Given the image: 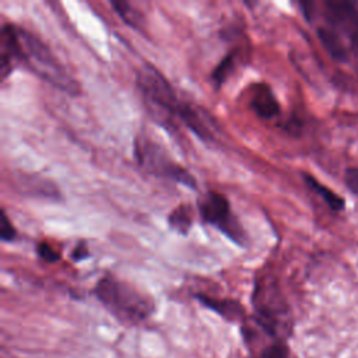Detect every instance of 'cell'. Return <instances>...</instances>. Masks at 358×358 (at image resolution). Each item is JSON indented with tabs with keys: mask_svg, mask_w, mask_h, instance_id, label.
Wrapping results in <instances>:
<instances>
[{
	"mask_svg": "<svg viewBox=\"0 0 358 358\" xmlns=\"http://www.w3.org/2000/svg\"><path fill=\"white\" fill-rule=\"evenodd\" d=\"M303 178H305L306 185H308L316 194H319V196L324 200V203H326L333 211H340V210L344 208V200H343V197H340L337 193H334L333 190H330L329 187H326L324 185H322L320 182H317L313 176L305 173Z\"/></svg>",
	"mask_w": 358,
	"mask_h": 358,
	"instance_id": "7c38bea8",
	"label": "cell"
},
{
	"mask_svg": "<svg viewBox=\"0 0 358 358\" xmlns=\"http://www.w3.org/2000/svg\"><path fill=\"white\" fill-rule=\"evenodd\" d=\"M20 41L17 27L14 24H3L0 35V77L7 78L18 63Z\"/></svg>",
	"mask_w": 358,
	"mask_h": 358,
	"instance_id": "8992f818",
	"label": "cell"
},
{
	"mask_svg": "<svg viewBox=\"0 0 358 358\" xmlns=\"http://www.w3.org/2000/svg\"><path fill=\"white\" fill-rule=\"evenodd\" d=\"M17 238V231L14 225L11 224L7 213L1 210V217H0V239L3 242H11Z\"/></svg>",
	"mask_w": 358,
	"mask_h": 358,
	"instance_id": "9a60e30c",
	"label": "cell"
},
{
	"mask_svg": "<svg viewBox=\"0 0 358 358\" xmlns=\"http://www.w3.org/2000/svg\"><path fill=\"white\" fill-rule=\"evenodd\" d=\"M197 208L206 224L217 228L236 245H246V232L238 218L232 214L231 204L222 193L214 190L207 192L199 199Z\"/></svg>",
	"mask_w": 358,
	"mask_h": 358,
	"instance_id": "5b68a950",
	"label": "cell"
},
{
	"mask_svg": "<svg viewBox=\"0 0 358 358\" xmlns=\"http://www.w3.org/2000/svg\"><path fill=\"white\" fill-rule=\"evenodd\" d=\"M317 36L319 41L322 42L323 48L329 52V55L336 59V60H345L347 59V52L343 46V42L337 36V34L329 28L320 27L317 29Z\"/></svg>",
	"mask_w": 358,
	"mask_h": 358,
	"instance_id": "8fae6325",
	"label": "cell"
},
{
	"mask_svg": "<svg viewBox=\"0 0 358 358\" xmlns=\"http://www.w3.org/2000/svg\"><path fill=\"white\" fill-rule=\"evenodd\" d=\"M134 157L138 166L152 176L173 180L190 189L197 187L194 176L185 166L173 161L159 144L145 136L136 137Z\"/></svg>",
	"mask_w": 358,
	"mask_h": 358,
	"instance_id": "277c9868",
	"label": "cell"
},
{
	"mask_svg": "<svg viewBox=\"0 0 358 358\" xmlns=\"http://www.w3.org/2000/svg\"><path fill=\"white\" fill-rule=\"evenodd\" d=\"M110 6L115 10V13L124 21V24H127L134 29L143 31L144 17L140 13V10H137L133 4L124 0H113L110 1Z\"/></svg>",
	"mask_w": 358,
	"mask_h": 358,
	"instance_id": "9c48e42d",
	"label": "cell"
},
{
	"mask_svg": "<svg viewBox=\"0 0 358 358\" xmlns=\"http://www.w3.org/2000/svg\"><path fill=\"white\" fill-rule=\"evenodd\" d=\"M92 292L105 309L124 324H140L155 310V303L148 295L113 275L101 277Z\"/></svg>",
	"mask_w": 358,
	"mask_h": 358,
	"instance_id": "7a4b0ae2",
	"label": "cell"
},
{
	"mask_svg": "<svg viewBox=\"0 0 358 358\" xmlns=\"http://www.w3.org/2000/svg\"><path fill=\"white\" fill-rule=\"evenodd\" d=\"M193 213L189 204H179L168 215V225L180 235H187L192 228Z\"/></svg>",
	"mask_w": 358,
	"mask_h": 358,
	"instance_id": "30bf717a",
	"label": "cell"
},
{
	"mask_svg": "<svg viewBox=\"0 0 358 358\" xmlns=\"http://www.w3.org/2000/svg\"><path fill=\"white\" fill-rule=\"evenodd\" d=\"M17 31L20 41V63L28 66L36 76L53 87L67 94L77 95L80 92L78 83L69 74L49 46L24 28L18 27Z\"/></svg>",
	"mask_w": 358,
	"mask_h": 358,
	"instance_id": "3957f363",
	"label": "cell"
},
{
	"mask_svg": "<svg viewBox=\"0 0 358 358\" xmlns=\"http://www.w3.org/2000/svg\"><path fill=\"white\" fill-rule=\"evenodd\" d=\"M238 55H239V50L234 49V50L228 52L222 57V60L215 66V69H214V71L211 74V80L214 81V84L217 87H220L228 78V76L234 71V69L236 67Z\"/></svg>",
	"mask_w": 358,
	"mask_h": 358,
	"instance_id": "4fadbf2b",
	"label": "cell"
},
{
	"mask_svg": "<svg viewBox=\"0 0 358 358\" xmlns=\"http://www.w3.org/2000/svg\"><path fill=\"white\" fill-rule=\"evenodd\" d=\"M194 298L206 308L211 309L228 322H238L245 317V309L241 302L229 298H214L206 294H196Z\"/></svg>",
	"mask_w": 358,
	"mask_h": 358,
	"instance_id": "ba28073f",
	"label": "cell"
},
{
	"mask_svg": "<svg viewBox=\"0 0 358 358\" xmlns=\"http://www.w3.org/2000/svg\"><path fill=\"white\" fill-rule=\"evenodd\" d=\"M252 358H289L288 348L281 341H273L271 344L262 347L260 351Z\"/></svg>",
	"mask_w": 358,
	"mask_h": 358,
	"instance_id": "5bb4252c",
	"label": "cell"
},
{
	"mask_svg": "<svg viewBox=\"0 0 358 358\" xmlns=\"http://www.w3.org/2000/svg\"><path fill=\"white\" fill-rule=\"evenodd\" d=\"M137 88L148 109L159 120H179L199 138L213 140V133L196 108L179 99L168 78L154 66L144 64L137 71Z\"/></svg>",
	"mask_w": 358,
	"mask_h": 358,
	"instance_id": "6da1fadb",
	"label": "cell"
},
{
	"mask_svg": "<svg viewBox=\"0 0 358 358\" xmlns=\"http://www.w3.org/2000/svg\"><path fill=\"white\" fill-rule=\"evenodd\" d=\"M344 182L347 187L358 196V168H348L344 175Z\"/></svg>",
	"mask_w": 358,
	"mask_h": 358,
	"instance_id": "e0dca14e",
	"label": "cell"
},
{
	"mask_svg": "<svg viewBox=\"0 0 358 358\" xmlns=\"http://www.w3.org/2000/svg\"><path fill=\"white\" fill-rule=\"evenodd\" d=\"M70 256H71V260H74V262L85 260V259L90 256V250H88L85 242H84V241H80V242L76 245V248L71 250V255H70Z\"/></svg>",
	"mask_w": 358,
	"mask_h": 358,
	"instance_id": "ac0fdd59",
	"label": "cell"
},
{
	"mask_svg": "<svg viewBox=\"0 0 358 358\" xmlns=\"http://www.w3.org/2000/svg\"><path fill=\"white\" fill-rule=\"evenodd\" d=\"M249 106L260 119H273L280 113V103L271 87L266 83L252 87Z\"/></svg>",
	"mask_w": 358,
	"mask_h": 358,
	"instance_id": "52a82bcc",
	"label": "cell"
},
{
	"mask_svg": "<svg viewBox=\"0 0 358 358\" xmlns=\"http://www.w3.org/2000/svg\"><path fill=\"white\" fill-rule=\"evenodd\" d=\"M36 255L39 256L41 260L46 263H55L60 260V253L53 249L48 242H38L36 243Z\"/></svg>",
	"mask_w": 358,
	"mask_h": 358,
	"instance_id": "2e32d148",
	"label": "cell"
}]
</instances>
